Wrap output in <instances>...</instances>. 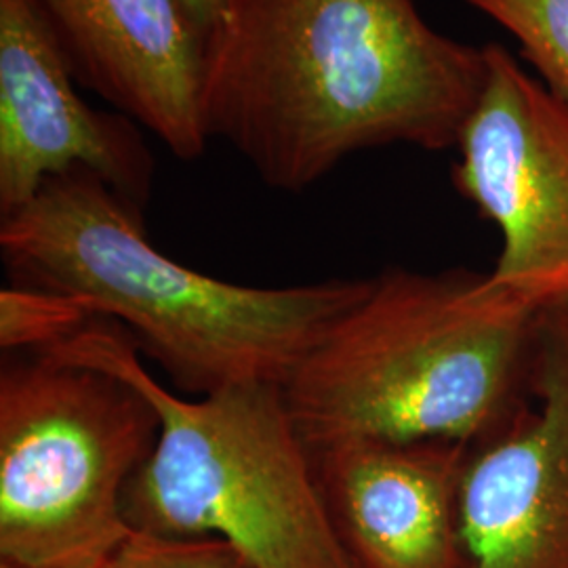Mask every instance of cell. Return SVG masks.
<instances>
[{
	"instance_id": "obj_1",
	"label": "cell",
	"mask_w": 568,
	"mask_h": 568,
	"mask_svg": "<svg viewBox=\"0 0 568 568\" xmlns=\"http://www.w3.org/2000/svg\"><path fill=\"white\" fill-rule=\"evenodd\" d=\"M485 81V44L415 0H236L204 41V126L270 187L304 192L363 150L455 148Z\"/></svg>"
},
{
	"instance_id": "obj_2",
	"label": "cell",
	"mask_w": 568,
	"mask_h": 568,
	"mask_svg": "<svg viewBox=\"0 0 568 568\" xmlns=\"http://www.w3.org/2000/svg\"><path fill=\"white\" fill-rule=\"evenodd\" d=\"M0 248L13 283L81 297L196 398L248 384L284 387L368 284L248 286L187 267L150 243L143 211L87 169L47 180L2 217Z\"/></svg>"
},
{
	"instance_id": "obj_3",
	"label": "cell",
	"mask_w": 568,
	"mask_h": 568,
	"mask_svg": "<svg viewBox=\"0 0 568 568\" xmlns=\"http://www.w3.org/2000/svg\"><path fill=\"white\" fill-rule=\"evenodd\" d=\"M544 307L469 270L368 278L283 392L307 448L339 440L480 447L535 400Z\"/></svg>"
},
{
	"instance_id": "obj_4",
	"label": "cell",
	"mask_w": 568,
	"mask_h": 568,
	"mask_svg": "<svg viewBox=\"0 0 568 568\" xmlns=\"http://www.w3.org/2000/svg\"><path fill=\"white\" fill-rule=\"evenodd\" d=\"M124 326L98 321L44 352L142 389L161 417L156 447L124 495L133 530L215 537L253 568H356L333 527L283 387L185 398L161 386Z\"/></svg>"
},
{
	"instance_id": "obj_5",
	"label": "cell",
	"mask_w": 568,
	"mask_h": 568,
	"mask_svg": "<svg viewBox=\"0 0 568 568\" xmlns=\"http://www.w3.org/2000/svg\"><path fill=\"white\" fill-rule=\"evenodd\" d=\"M142 389L44 352L0 366V562L103 568L129 539L124 495L156 447Z\"/></svg>"
},
{
	"instance_id": "obj_6",
	"label": "cell",
	"mask_w": 568,
	"mask_h": 568,
	"mask_svg": "<svg viewBox=\"0 0 568 568\" xmlns=\"http://www.w3.org/2000/svg\"><path fill=\"white\" fill-rule=\"evenodd\" d=\"M457 140L453 183L501 234L490 281L530 304L568 300V102L504 44Z\"/></svg>"
},
{
	"instance_id": "obj_7",
	"label": "cell",
	"mask_w": 568,
	"mask_h": 568,
	"mask_svg": "<svg viewBox=\"0 0 568 568\" xmlns=\"http://www.w3.org/2000/svg\"><path fill=\"white\" fill-rule=\"evenodd\" d=\"M32 0H0V215L30 203L42 183L87 169L143 211L154 159L140 124L91 108Z\"/></svg>"
},
{
	"instance_id": "obj_8",
	"label": "cell",
	"mask_w": 568,
	"mask_h": 568,
	"mask_svg": "<svg viewBox=\"0 0 568 568\" xmlns=\"http://www.w3.org/2000/svg\"><path fill=\"white\" fill-rule=\"evenodd\" d=\"M462 537L467 568H568V300L544 307L532 405L469 453Z\"/></svg>"
},
{
	"instance_id": "obj_9",
	"label": "cell",
	"mask_w": 568,
	"mask_h": 568,
	"mask_svg": "<svg viewBox=\"0 0 568 568\" xmlns=\"http://www.w3.org/2000/svg\"><path fill=\"white\" fill-rule=\"evenodd\" d=\"M74 79L182 161L203 154L204 34L182 0H32Z\"/></svg>"
},
{
	"instance_id": "obj_10",
	"label": "cell",
	"mask_w": 568,
	"mask_h": 568,
	"mask_svg": "<svg viewBox=\"0 0 568 568\" xmlns=\"http://www.w3.org/2000/svg\"><path fill=\"white\" fill-rule=\"evenodd\" d=\"M471 448L354 438L310 448L328 516L356 568H467L462 485Z\"/></svg>"
},
{
	"instance_id": "obj_11",
	"label": "cell",
	"mask_w": 568,
	"mask_h": 568,
	"mask_svg": "<svg viewBox=\"0 0 568 568\" xmlns=\"http://www.w3.org/2000/svg\"><path fill=\"white\" fill-rule=\"evenodd\" d=\"M102 321L81 297L13 283L0 291V347L4 354L49 352Z\"/></svg>"
},
{
	"instance_id": "obj_12",
	"label": "cell",
	"mask_w": 568,
	"mask_h": 568,
	"mask_svg": "<svg viewBox=\"0 0 568 568\" xmlns=\"http://www.w3.org/2000/svg\"><path fill=\"white\" fill-rule=\"evenodd\" d=\"M520 44L539 81L568 102V0H466Z\"/></svg>"
},
{
	"instance_id": "obj_13",
	"label": "cell",
	"mask_w": 568,
	"mask_h": 568,
	"mask_svg": "<svg viewBox=\"0 0 568 568\" xmlns=\"http://www.w3.org/2000/svg\"><path fill=\"white\" fill-rule=\"evenodd\" d=\"M103 568H253L215 537H163L133 530Z\"/></svg>"
},
{
	"instance_id": "obj_14",
	"label": "cell",
	"mask_w": 568,
	"mask_h": 568,
	"mask_svg": "<svg viewBox=\"0 0 568 568\" xmlns=\"http://www.w3.org/2000/svg\"><path fill=\"white\" fill-rule=\"evenodd\" d=\"M182 2L190 18L201 28L206 41V37L224 21L236 0H182Z\"/></svg>"
},
{
	"instance_id": "obj_15",
	"label": "cell",
	"mask_w": 568,
	"mask_h": 568,
	"mask_svg": "<svg viewBox=\"0 0 568 568\" xmlns=\"http://www.w3.org/2000/svg\"><path fill=\"white\" fill-rule=\"evenodd\" d=\"M0 568H21V567H13V565H7V562H0Z\"/></svg>"
}]
</instances>
